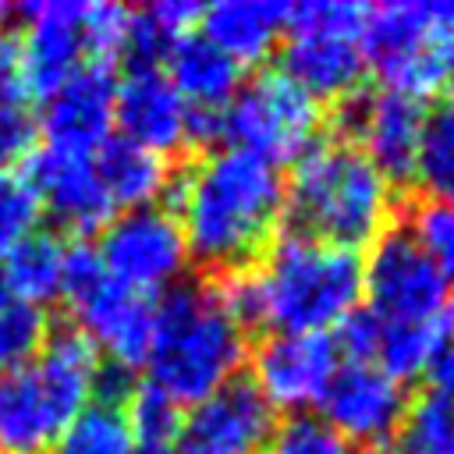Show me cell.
Masks as SVG:
<instances>
[{"mask_svg":"<svg viewBox=\"0 0 454 454\" xmlns=\"http://www.w3.org/2000/svg\"><path fill=\"white\" fill-rule=\"evenodd\" d=\"M167 192L188 252L220 273L248 270L273 245L284 216L280 167L234 145L192 160Z\"/></svg>","mask_w":454,"mask_h":454,"instance_id":"1","label":"cell"},{"mask_svg":"<svg viewBox=\"0 0 454 454\" xmlns=\"http://www.w3.org/2000/svg\"><path fill=\"white\" fill-rule=\"evenodd\" d=\"M238 323L273 333H326L358 309L362 259L301 234H284L262 252V266L220 284Z\"/></svg>","mask_w":454,"mask_h":454,"instance_id":"2","label":"cell"},{"mask_svg":"<svg viewBox=\"0 0 454 454\" xmlns=\"http://www.w3.org/2000/svg\"><path fill=\"white\" fill-rule=\"evenodd\" d=\"M245 362V326L220 284L177 280L153 301L149 383L177 404H195L231 383Z\"/></svg>","mask_w":454,"mask_h":454,"instance_id":"3","label":"cell"},{"mask_svg":"<svg viewBox=\"0 0 454 454\" xmlns=\"http://www.w3.org/2000/svg\"><path fill=\"white\" fill-rule=\"evenodd\" d=\"M284 213L291 234L358 252L372 245L390 220V181L348 138H319L284 181Z\"/></svg>","mask_w":454,"mask_h":454,"instance_id":"4","label":"cell"},{"mask_svg":"<svg viewBox=\"0 0 454 454\" xmlns=\"http://www.w3.org/2000/svg\"><path fill=\"white\" fill-rule=\"evenodd\" d=\"M96 369L92 340L60 326L35 362L0 372V454H50L60 429L92 404Z\"/></svg>","mask_w":454,"mask_h":454,"instance_id":"5","label":"cell"},{"mask_svg":"<svg viewBox=\"0 0 454 454\" xmlns=\"http://www.w3.org/2000/svg\"><path fill=\"white\" fill-rule=\"evenodd\" d=\"M358 46L383 89L411 99L447 92L454 85V0L369 7Z\"/></svg>","mask_w":454,"mask_h":454,"instance_id":"6","label":"cell"},{"mask_svg":"<svg viewBox=\"0 0 454 454\" xmlns=\"http://www.w3.org/2000/svg\"><path fill=\"white\" fill-rule=\"evenodd\" d=\"M362 4L348 0H305L287 4V43L280 53V74H287L301 92L319 99H351L362 85Z\"/></svg>","mask_w":454,"mask_h":454,"instance_id":"7","label":"cell"},{"mask_svg":"<svg viewBox=\"0 0 454 454\" xmlns=\"http://www.w3.org/2000/svg\"><path fill=\"white\" fill-rule=\"evenodd\" d=\"M60 298H67L78 330L92 340L96 351L103 348L114 365H124L131 372L145 365L153 337V298L117 284L103 270L92 245H67Z\"/></svg>","mask_w":454,"mask_h":454,"instance_id":"8","label":"cell"},{"mask_svg":"<svg viewBox=\"0 0 454 454\" xmlns=\"http://www.w3.org/2000/svg\"><path fill=\"white\" fill-rule=\"evenodd\" d=\"M319 121V103L309 92L280 71H262L223 106V142L280 167L316 142Z\"/></svg>","mask_w":454,"mask_h":454,"instance_id":"9","label":"cell"},{"mask_svg":"<svg viewBox=\"0 0 454 454\" xmlns=\"http://www.w3.org/2000/svg\"><path fill=\"white\" fill-rule=\"evenodd\" d=\"M362 294L369 298L365 312L380 326L422 323L447 312L450 277L429 259L408 227H394L372 241L369 262H362Z\"/></svg>","mask_w":454,"mask_h":454,"instance_id":"10","label":"cell"},{"mask_svg":"<svg viewBox=\"0 0 454 454\" xmlns=\"http://www.w3.org/2000/svg\"><path fill=\"white\" fill-rule=\"evenodd\" d=\"M99 262L103 270L138 291H167L170 284L181 280L184 262H188V245L184 234L174 220L170 209L160 206H142V209H124L117 213L99 238Z\"/></svg>","mask_w":454,"mask_h":454,"instance_id":"11","label":"cell"},{"mask_svg":"<svg viewBox=\"0 0 454 454\" xmlns=\"http://www.w3.org/2000/svg\"><path fill=\"white\" fill-rule=\"evenodd\" d=\"M277 429L273 408L252 380H231L181 411L174 454H262Z\"/></svg>","mask_w":454,"mask_h":454,"instance_id":"12","label":"cell"},{"mask_svg":"<svg viewBox=\"0 0 454 454\" xmlns=\"http://www.w3.org/2000/svg\"><path fill=\"white\" fill-rule=\"evenodd\" d=\"M340 369V351L330 333H270L252 355V383L270 408L291 415L323 401Z\"/></svg>","mask_w":454,"mask_h":454,"instance_id":"13","label":"cell"},{"mask_svg":"<svg viewBox=\"0 0 454 454\" xmlns=\"http://www.w3.org/2000/svg\"><path fill=\"white\" fill-rule=\"evenodd\" d=\"M340 110L351 131L348 142H355L387 181L415 177V160H419V142L426 124L422 99L376 89V92H355L351 99H344Z\"/></svg>","mask_w":454,"mask_h":454,"instance_id":"14","label":"cell"},{"mask_svg":"<svg viewBox=\"0 0 454 454\" xmlns=\"http://www.w3.org/2000/svg\"><path fill=\"white\" fill-rule=\"evenodd\" d=\"M14 14L25 21L18 35L21 46V71L28 99H50L82 64H85V39H82V14L85 4L78 0H32L14 4Z\"/></svg>","mask_w":454,"mask_h":454,"instance_id":"15","label":"cell"},{"mask_svg":"<svg viewBox=\"0 0 454 454\" xmlns=\"http://www.w3.org/2000/svg\"><path fill=\"white\" fill-rule=\"evenodd\" d=\"M114 96L117 78L110 64L85 60L46 103L39 117V131L46 138L43 149L96 156V149L114 135Z\"/></svg>","mask_w":454,"mask_h":454,"instance_id":"16","label":"cell"},{"mask_svg":"<svg viewBox=\"0 0 454 454\" xmlns=\"http://www.w3.org/2000/svg\"><path fill=\"white\" fill-rule=\"evenodd\" d=\"M323 419L351 443L390 440L404 415V383L387 376L376 362H348L323 394Z\"/></svg>","mask_w":454,"mask_h":454,"instance_id":"17","label":"cell"},{"mask_svg":"<svg viewBox=\"0 0 454 454\" xmlns=\"http://www.w3.org/2000/svg\"><path fill=\"white\" fill-rule=\"evenodd\" d=\"M39 206L67 231L74 234H92L103 231L117 209L96 174L92 156H74V153H57V149H39L28 167H25Z\"/></svg>","mask_w":454,"mask_h":454,"instance_id":"18","label":"cell"},{"mask_svg":"<svg viewBox=\"0 0 454 454\" xmlns=\"http://www.w3.org/2000/svg\"><path fill=\"white\" fill-rule=\"evenodd\" d=\"M184 114L188 103L160 67H131L128 78L117 82L114 124L121 128V138L156 156L184 145Z\"/></svg>","mask_w":454,"mask_h":454,"instance_id":"19","label":"cell"},{"mask_svg":"<svg viewBox=\"0 0 454 454\" xmlns=\"http://www.w3.org/2000/svg\"><path fill=\"white\" fill-rule=\"evenodd\" d=\"M287 25V4L277 0H220L202 7L199 35L209 39L238 67L270 57Z\"/></svg>","mask_w":454,"mask_h":454,"instance_id":"20","label":"cell"},{"mask_svg":"<svg viewBox=\"0 0 454 454\" xmlns=\"http://www.w3.org/2000/svg\"><path fill=\"white\" fill-rule=\"evenodd\" d=\"M390 440V454H454V348L426 372Z\"/></svg>","mask_w":454,"mask_h":454,"instance_id":"21","label":"cell"},{"mask_svg":"<svg viewBox=\"0 0 454 454\" xmlns=\"http://www.w3.org/2000/svg\"><path fill=\"white\" fill-rule=\"evenodd\" d=\"M167 60V78L177 89V96L188 106H227L231 96L241 89V67L223 57L209 39H202L199 32H188L184 39H177L170 46Z\"/></svg>","mask_w":454,"mask_h":454,"instance_id":"22","label":"cell"},{"mask_svg":"<svg viewBox=\"0 0 454 454\" xmlns=\"http://www.w3.org/2000/svg\"><path fill=\"white\" fill-rule=\"evenodd\" d=\"M96 174L114 202V209H142V206H156L160 195H167L170 188V167L163 156L121 138V135H110L96 156Z\"/></svg>","mask_w":454,"mask_h":454,"instance_id":"23","label":"cell"},{"mask_svg":"<svg viewBox=\"0 0 454 454\" xmlns=\"http://www.w3.org/2000/svg\"><path fill=\"white\" fill-rule=\"evenodd\" d=\"M454 348V319L450 312L422 319V323H397V326H380L376 340V365L394 376L397 383L404 380H426V372Z\"/></svg>","mask_w":454,"mask_h":454,"instance_id":"24","label":"cell"},{"mask_svg":"<svg viewBox=\"0 0 454 454\" xmlns=\"http://www.w3.org/2000/svg\"><path fill=\"white\" fill-rule=\"evenodd\" d=\"M64 252L67 245L53 231H32L0 259V277L11 298L46 309V301L60 298L64 284Z\"/></svg>","mask_w":454,"mask_h":454,"instance_id":"25","label":"cell"},{"mask_svg":"<svg viewBox=\"0 0 454 454\" xmlns=\"http://www.w3.org/2000/svg\"><path fill=\"white\" fill-rule=\"evenodd\" d=\"M415 181L426 188L429 199L454 202V85L440 92L433 110H426Z\"/></svg>","mask_w":454,"mask_h":454,"instance_id":"26","label":"cell"},{"mask_svg":"<svg viewBox=\"0 0 454 454\" xmlns=\"http://www.w3.org/2000/svg\"><path fill=\"white\" fill-rule=\"evenodd\" d=\"M131 443L135 440L124 422V411L92 401L60 429L50 454H128Z\"/></svg>","mask_w":454,"mask_h":454,"instance_id":"27","label":"cell"},{"mask_svg":"<svg viewBox=\"0 0 454 454\" xmlns=\"http://www.w3.org/2000/svg\"><path fill=\"white\" fill-rule=\"evenodd\" d=\"M50 333H53V326H50L46 309L7 298L0 305V372L35 362L39 351L46 348Z\"/></svg>","mask_w":454,"mask_h":454,"instance_id":"28","label":"cell"},{"mask_svg":"<svg viewBox=\"0 0 454 454\" xmlns=\"http://www.w3.org/2000/svg\"><path fill=\"white\" fill-rule=\"evenodd\" d=\"M124 422L131 429L135 443H174L177 426H181V404L170 401L160 387L153 383H135L128 401L121 404Z\"/></svg>","mask_w":454,"mask_h":454,"instance_id":"29","label":"cell"},{"mask_svg":"<svg viewBox=\"0 0 454 454\" xmlns=\"http://www.w3.org/2000/svg\"><path fill=\"white\" fill-rule=\"evenodd\" d=\"M39 216H43V206L28 174L25 170L0 174V259L32 231H39Z\"/></svg>","mask_w":454,"mask_h":454,"instance_id":"30","label":"cell"},{"mask_svg":"<svg viewBox=\"0 0 454 454\" xmlns=\"http://www.w3.org/2000/svg\"><path fill=\"white\" fill-rule=\"evenodd\" d=\"M270 454H351V443L323 415L301 411L273 429Z\"/></svg>","mask_w":454,"mask_h":454,"instance_id":"31","label":"cell"},{"mask_svg":"<svg viewBox=\"0 0 454 454\" xmlns=\"http://www.w3.org/2000/svg\"><path fill=\"white\" fill-rule=\"evenodd\" d=\"M128 25H131V7L121 4H85L82 14V39H85V60L110 64L124 57L128 46Z\"/></svg>","mask_w":454,"mask_h":454,"instance_id":"32","label":"cell"},{"mask_svg":"<svg viewBox=\"0 0 454 454\" xmlns=\"http://www.w3.org/2000/svg\"><path fill=\"white\" fill-rule=\"evenodd\" d=\"M411 238L447 277H454V202L426 199L411 216Z\"/></svg>","mask_w":454,"mask_h":454,"instance_id":"33","label":"cell"},{"mask_svg":"<svg viewBox=\"0 0 454 454\" xmlns=\"http://www.w3.org/2000/svg\"><path fill=\"white\" fill-rule=\"evenodd\" d=\"M35 121L28 106H0V174L18 170V163L32 153Z\"/></svg>","mask_w":454,"mask_h":454,"instance_id":"34","label":"cell"},{"mask_svg":"<svg viewBox=\"0 0 454 454\" xmlns=\"http://www.w3.org/2000/svg\"><path fill=\"white\" fill-rule=\"evenodd\" d=\"M142 14L153 21V28L174 46L177 39H184L195 25H199V18H202V7L199 4H192V0H160V4H149V7H142Z\"/></svg>","mask_w":454,"mask_h":454,"instance_id":"35","label":"cell"},{"mask_svg":"<svg viewBox=\"0 0 454 454\" xmlns=\"http://www.w3.org/2000/svg\"><path fill=\"white\" fill-rule=\"evenodd\" d=\"M0 106H28L18 35L0 28Z\"/></svg>","mask_w":454,"mask_h":454,"instance_id":"36","label":"cell"},{"mask_svg":"<svg viewBox=\"0 0 454 454\" xmlns=\"http://www.w3.org/2000/svg\"><path fill=\"white\" fill-rule=\"evenodd\" d=\"M128 454H174V447H167V443H131Z\"/></svg>","mask_w":454,"mask_h":454,"instance_id":"37","label":"cell"},{"mask_svg":"<svg viewBox=\"0 0 454 454\" xmlns=\"http://www.w3.org/2000/svg\"><path fill=\"white\" fill-rule=\"evenodd\" d=\"M14 14V4H0V21H7Z\"/></svg>","mask_w":454,"mask_h":454,"instance_id":"38","label":"cell"},{"mask_svg":"<svg viewBox=\"0 0 454 454\" xmlns=\"http://www.w3.org/2000/svg\"><path fill=\"white\" fill-rule=\"evenodd\" d=\"M447 312H450V319H454V287H450V294H447Z\"/></svg>","mask_w":454,"mask_h":454,"instance_id":"39","label":"cell"},{"mask_svg":"<svg viewBox=\"0 0 454 454\" xmlns=\"http://www.w3.org/2000/svg\"><path fill=\"white\" fill-rule=\"evenodd\" d=\"M7 298H11V294H7V287H4V277H0V305H4Z\"/></svg>","mask_w":454,"mask_h":454,"instance_id":"40","label":"cell"}]
</instances>
